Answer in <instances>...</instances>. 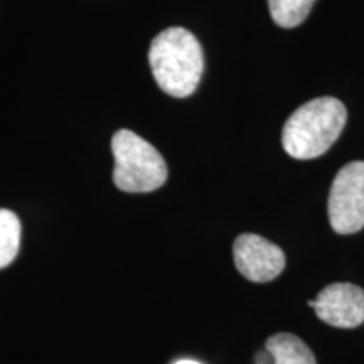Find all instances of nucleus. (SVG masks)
I'll return each instance as SVG.
<instances>
[{
	"label": "nucleus",
	"mask_w": 364,
	"mask_h": 364,
	"mask_svg": "<svg viewBox=\"0 0 364 364\" xmlns=\"http://www.w3.org/2000/svg\"><path fill=\"white\" fill-rule=\"evenodd\" d=\"M149 63L159 88L176 98L193 95L204 71L201 44L182 27H169L154 38Z\"/></svg>",
	"instance_id": "obj_1"
},
{
	"label": "nucleus",
	"mask_w": 364,
	"mask_h": 364,
	"mask_svg": "<svg viewBox=\"0 0 364 364\" xmlns=\"http://www.w3.org/2000/svg\"><path fill=\"white\" fill-rule=\"evenodd\" d=\"M348 110L338 98H316L304 103L289 117L282 130V145L299 161L317 159L339 139Z\"/></svg>",
	"instance_id": "obj_2"
},
{
	"label": "nucleus",
	"mask_w": 364,
	"mask_h": 364,
	"mask_svg": "<svg viewBox=\"0 0 364 364\" xmlns=\"http://www.w3.org/2000/svg\"><path fill=\"white\" fill-rule=\"evenodd\" d=\"M115 157L113 182L124 193H152L167 181V164L161 152L132 130H118L112 139Z\"/></svg>",
	"instance_id": "obj_3"
},
{
	"label": "nucleus",
	"mask_w": 364,
	"mask_h": 364,
	"mask_svg": "<svg viewBox=\"0 0 364 364\" xmlns=\"http://www.w3.org/2000/svg\"><path fill=\"white\" fill-rule=\"evenodd\" d=\"M332 230L353 235L364 228V162L346 164L334 177L327 201Z\"/></svg>",
	"instance_id": "obj_4"
},
{
	"label": "nucleus",
	"mask_w": 364,
	"mask_h": 364,
	"mask_svg": "<svg viewBox=\"0 0 364 364\" xmlns=\"http://www.w3.org/2000/svg\"><path fill=\"white\" fill-rule=\"evenodd\" d=\"M235 265L245 279L257 284L275 280L285 268V253L260 235L245 233L235 240Z\"/></svg>",
	"instance_id": "obj_5"
},
{
	"label": "nucleus",
	"mask_w": 364,
	"mask_h": 364,
	"mask_svg": "<svg viewBox=\"0 0 364 364\" xmlns=\"http://www.w3.org/2000/svg\"><path fill=\"white\" fill-rule=\"evenodd\" d=\"M322 322L339 329H354L364 322V290L354 284H332L309 300Z\"/></svg>",
	"instance_id": "obj_6"
},
{
	"label": "nucleus",
	"mask_w": 364,
	"mask_h": 364,
	"mask_svg": "<svg viewBox=\"0 0 364 364\" xmlns=\"http://www.w3.org/2000/svg\"><path fill=\"white\" fill-rule=\"evenodd\" d=\"M265 349L270 353L273 364H317L311 348L289 332L270 336L267 339Z\"/></svg>",
	"instance_id": "obj_7"
},
{
	"label": "nucleus",
	"mask_w": 364,
	"mask_h": 364,
	"mask_svg": "<svg viewBox=\"0 0 364 364\" xmlns=\"http://www.w3.org/2000/svg\"><path fill=\"white\" fill-rule=\"evenodd\" d=\"M21 221L9 209H0V268L16 260L21 248Z\"/></svg>",
	"instance_id": "obj_8"
},
{
	"label": "nucleus",
	"mask_w": 364,
	"mask_h": 364,
	"mask_svg": "<svg viewBox=\"0 0 364 364\" xmlns=\"http://www.w3.org/2000/svg\"><path fill=\"white\" fill-rule=\"evenodd\" d=\"M316 0H268L270 16L277 26L297 27L307 19Z\"/></svg>",
	"instance_id": "obj_9"
},
{
	"label": "nucleus",
	"mask_w": 364,
	"mask_h": 364,
	"mask_svg": "<svg viewBox=\"0 0 364 364\" xmlns=\"http://www.w3.org/2000/svg\"><path fill=\"white\" fill-rule=\"evenodd\" d=\"M257 364H273V359H272L270 353H268L267 349L262 354H258V356H257Z\"/></svg>",
	"instance_id": "obj_10"
},
{
	"label": "nucleus",
	"mask_w": 364,
	"mask_h": 364,
	"mask_svg": "<svg viewBox=\"0 0 364 364\" xmlns=\"http://www.w3.org/2000/svg\"><path fill=\"white\" fill-rule=\"evenodd\" d=\"M176 364H201L198 361H191V359H182V361H177Z\"/></svg>",
	"instance_id": "obj_11"
}]
</instances>
